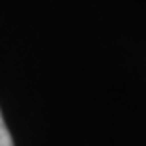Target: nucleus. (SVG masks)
Returning <instances> with one entry per match:
<instances>
[{
    "instance_id": "nucleus-1",
    "label": "nucleus",
    "mask_w": 146,
    "mask_h": 146,
    "mask_svg": "<svg viewBox=\"0 0 146 146\" xmlns=\"http://www.w3.org/2000/svg\"><path fill=\"white\" fill-rule=\"evenodd\" d=\"M0 146H13L11 135L4 123V118H2V112H0Z\"/></svg>"
}]
</instances>
